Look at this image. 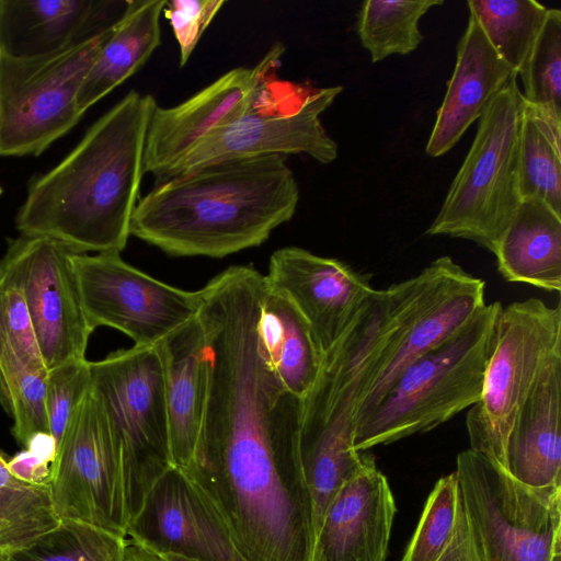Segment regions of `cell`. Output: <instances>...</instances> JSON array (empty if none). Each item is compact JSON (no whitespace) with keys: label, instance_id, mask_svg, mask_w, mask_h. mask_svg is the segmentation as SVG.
Returning <instances> with one entry per match:
<instances>
[{"label":"cell","instance_id":"cell-29","mask_svg":"<svg viewBox=\"0 0 561 561\" xmlns=\"http://www.w3.org/2000/svg\"><path fill=\"white\" fill-rule=\"evenodd\" d=\"M467 5L494 50L517 76L548 8L535 0H469Z\"/></svg>","mask_w":561,"mask_h":561},{"label":"cell","instance_id":"cell-31","mask_svg":"<svg viewBox=\"0 0 561 561\" xmlns=\"http://www.w3.org/2000/svg\"><path fill=\"white\" fill-rule=\"evenodd\" d=\"M59 522L49 484L0 488V561H9Z\"/></svg>","mask_w":561,"mask_h":561},{"label":"cell","instance_id":"cell-24","mask_svg":"<svg viewBox=\"0 0 561 561\" xmlns=\"http://www.w3.org/2000/svg\"><path fill=\"white\" fill-rule=\"evenodd\" d=\"M167 0L126 1L125 10L105 41L79 89L84 113L137 72L161 45L160 19Z\"/></svg>","mask_w":561,"mask_h":561},{"label":"cell","instance_id":"cell-11","mask_svg":"<svg viewBox=\"0 0 561 561\" xmlns=\"http://www.w3.org/2000/svg\"><path fill=\"white\" fill-rule=\"evenodd\" d=\"M84 313L93 330L114 328L136 346H157L199 310V291H187L137 270L121 253H73Z\"/></svg>","mask_w":561,"mask_h":561},{"label":"cell","instance_id":"cell-42","mask_svg":"<svg viewBox=\"0 0 561 561\" xmlns=\"http://www.w3.org/2000/svg\"><path fill=\"white\" fill-rule=\"evenodd\" d=\"M1 194H2V188L0 187V196H1Z\"/></svg>","mask_w":561,"mask_h":561},{"label":"cell","instance_id":"cell-18","mask_svg":"<svg viewBox=\"0 0 561 561\" xmlns=\"http://www.w3.org/2000/svg\"><path fill=\"white\" fill-rule=\"evenodd\" d=\"M396 515L387 478L371 455L339 490L316 535L311 561H385Z\"/></svg>","mask_w":561,"mask_h":561},{"label":"cell","instance_id":"cell-20","mask_svg":"<svg viewBox=\"0 0 561 561\" xmlns=\"http://www.w3.org/2000/svg\"><path fill=\"white\" fill-rule=\"evenodd\" d=\"M513 75L477 19L469 14L467 28L457 45L455 68L425 147L426 154L437 158L453 149Z\"/></svg>","mask_w":561,"mask_h":561},{"label":"cell","instance_id":"cell-7","mask_svg":"<svg viewBox=\"0 0 561 561\" xmlns=\"http://www.w3.org/2000/svg\"><path fill=\"white\" fill-rule=\"evenodd\" d=\"M454 472L478 561H561V485H526L470 448Z\"/></svg>","mask_w":561,"mask_h":561},{"label":"cell","instance_id":"cell-4","mask_svg":"<svg viewBox=\"0 0 561 561\" xmlns=\"http://www.w3.org/2000/svg\"><path fill=\"white\" fill-rule=\"evenodd\" d=\"M502 306L500 301L485 305L407 367L357 423L355 449L363 453L432 431L476 404L481 397Z\"/></svg>","mask_w":561,"mask_h":561},{"label":"cell","instance_id":"cell-21","mask_svg":"<svg viewBox=\"0 0 561 561\" xmlns=\"http://www.w3.org/2000/svg\"><path fill=\"white\" fill-rule=\"evenodd\" d=\"M157 347L163 365L172 463L185 469L195 450L208 392L205 335L198 317Z\"/></svg>","mask_w":561,"mask_h":561},{"label":"cell","instance_id":"cell-25","mask_svg":"<svg viewBox=\"0 0 561 561\" xmlns=\"http://www.w3.org/2000/svg\"><path fill=\"white\" fill-rule=\"evenodd\" d=\"M257 333L265 357L280 383L304 399L314 385L322 362L305 318L288 298L267 287Z\"/></svg>","mask_w":561,"mask_h":561},{"label":"cell","instance_id":"cell-28","mask_svg":"<svg viewBox=\"0 0 561 561\" xmlns=\"http://www.w3.org/2000/svg\"><path fill=\"white\" fill-rule=\"evenodd\" d=\"M444 0H367L357 15V33L373 62L414 51L423 35L421 18Z\"/></svg>","mask_w":561,"mask_h":561},{"label":"cell","instance_id":"cell-35","mask_svg":"<svg viewBox=\"0 0 561 561\" xmlns=\"http://www.w3.org/2000/svg\"><path fill=\"white\" fill-rule=\"evenodd\" d=\"M0 340L10 343L30 363L45 366L22 293L1 276Z\"/></svg>","mask_w":561,"mask_h":561},{"label":"cell","instance_id":"cell-27","mask_svg":"<svg viewBox=\"0 0 561 561\" xmlns=\"http://www.w3.org/2000/svg\"><path fill=\"white\" fill-rule=\"evenodd\" d=\"M47 368L23 358L10 343L0 340V401L13 419L12 435L26 448L50 435L46 410Z\"/></svg>","mask_w":561,"mask_h":561},{"label":"cell","instance_id":"cell-6","mask_svg":"<svg viewBox=\"0 0 561 561\" xmlns=\"http://www.w3.org/2000/svg\"><path fill=\"white\" fill-rule=\"evenodd\" d=\"M91 386L111 426L127 525L171 467L164 374L157 346H136L90 362Z\"/></svg>","mask_w":561,"mask_h":561},{"label":"cell","instance_id":"cell-22","mask_svg":"<svg viewBox=\"0 0 561 561\" xmlns=\"http://www.w3.org/2000/svg\"><path fill=\"white\" fill-rule=\"evenodd\" d=\"M561 356L540 374L510 432L505 470L534 488L561 485Z\"/></svg>","mask_w":561,"mask_h":561},{"label":"cell","instance_id":"cell-33","mask_svg":"<svg viewBox=\"0 0 561 561\" xmlns=\"http://www.w3.org/2000/svg\"><path fill=\"white\" fill-rule=\"evenodd\" d=\"M459 506L457 478L451 472L440 478L428 495L401 561H436L453 536Z\"/></svg>","mask_w":561,"mask_h":561},{"label":"cell","instance_id":"cell-26","mask_svg":"<svg viewBox=\"0 0 561 561\" xmlns=\"http://www.w3.org/2000/svg\"><path fill=\"white\" fill-rule=\"evenodd\" d=\"M519 191L561 215V121L523 99L519 129Z\"/></svg>","mask_w":561,"mask_h":561},{"label":"cell","instance_id":"cell-5","mask_svg":"<svg viewBox=\"0 0 561 561\" xmlns=\"http://www.w3.org/2000/svg\"><path fill=\"white\" fill-rule=\"evenodd\" d=\"M522 108L513 75L478 119L471 147L426 234L466 239L495 252L522 203Z\"/></svg>","mask_w":561,"mask_h":561},{"label":"cell","instance_id":"cell-32","mask_svg":"<svg viewBox=\"0 0 561 561\" xmlns=\"http://www.w3.org/2000/svg\"><path fill=\"white\" fill-rule=\"evenodd\" d=\"M517 76L524 101L561 121V11L548 9L540 32Z\"/></svg>","mask_w":561,"mask_h":561},{"label":"cell","instance_id":"cell-1","mask_svg":"<svg viewBox=\"0 0 561 561\" xmlns=\"http://www.w3.org/2000/svg\"><path fill=\"white\" fill-rule=\"evenodd\" d=\"M267 285L234 265L199 289L207 400L187 474L245 561H311L312 504L299 451L302 399L271 368L257 333Z\"/></svg>","mask_w":561,"mask_h":561},{"label":"cell","instance_id":"cell-41","mask_svg":"<svg viewBox=\"0 0 561 561\" xmlns=\"http://www.w3.org/2000/svg\"><path fill=\"white\" fill-rule=\"evenodd\" d=\"M165 561H195L178 554H160Z\"/></svg>","mask_w":561,"mask_h":561},{"label":"cell","instance_id":"cell-30","mask_svg":"<svg viewBox=\"0 0 561 561\" xmlns=\"http://www.w3.org/2000/svg\"><path fill=\"white\" fill-rule=\"evenodd\" d=\"M9 561H125V537L83 520L60 518Z\"/></svg>","mask_w":561,"mask_h":561},{"label":"cell","instance_id":"cell-9","mask_svg":"<svg viewBox=\"0 0 561 561\" xmlns=\"http://www.w3.org/2000/svg\"><path fill=\"white\" fill-rule=\"evenodd\" d=\"M114 25L48 56L0 53V157L38 156L77 125L79 89Z\"/></svg>","mask_w":561,"mask_h":561},{"label":"cell","instance_id":"cell-19","mask_svg":"<svg viewBox=\"0 0 561 561\" xmlns=\"http://www.w3.org/2000/svg\"><path fill=\"white\" fill-rule=\"evenodd\" d=\"M125 2L0 0V53L15 58L53 55L110 30Z\"/></svg>","mask_w":561,"mask_h":561},{"label":"cell","instance_id":"cell-38","mask_svg":"<svg viewBox=\"0 0 561 561\" xmlns=\"http://www.w3.org/2000/svg\"><path fill=\"white\" fill-rule=\"evenodd\" d=\"M436 561H478L461 503L453 536Z\"/></svg>","mask_w":561,"mask_h":561},{"label":"cell","instance_id":"cell-13","mask_svg":"<svg viewBox=\"0 0 561 561\" xmlns=\"http://www.w3.org/2000/svg\"><path fill=\"white\" fill-rule=\"evenodd\" d=\"M73 253L54 239L20 234L0 261V276L22 293L47 370L85 358L94 331L82 307Z\"/></svg>","mask_w":561,"mask_h":561},{"label":"cell","instance_id":"cell-16","mask_svg":"<svg viewBox=\"0 0 561 561\" xmlns=\"http://www.w3.org/2000/svg\"><path fill=\"white\" fill-rule=\"evenodd\" d=\"M264 277L267 287L288 298L305 318L322 355L375 290L370 275L298 247L276 250Z\"/></svg>","mask_w":561,"mask_h":561},{"label":"cell","instance_id":"cell-8","mask_svg":"<svg viewBox=\"0 0 561 561\" xmlns=\"http://www.w3.org/2000/svg\"><path fill=\"white\" fill-rule=\"evenodd\" d=\"M560 356V304L528 298L502 306L481 397L467 413L470 449L505 469L515 417L542 370Z\"/></svg>","mask_w":561,"mask_h":561},{"label":"cell","instance_id":"cell-39","mask_svg":"<svg viewBox=\"0 0 561 561\" xmlns=\"http://www.w3.org/2000/svg\"><path fill=\"white\" fill-rule=\"evenodd\" d=\"M125 561H165L160 554L125 536Z\"/></svg>","mask_w":561,"mask_h":561},{"label":"cell","instance_id":"cell-10","mask_svg":"<svg viewBox=\"0 0 561 561\" xmlns=\"http://www.w3.org/2000/svg\"><path fill=\"white\" fill-rule=\"evenodd\" d=\"M274 85L268 81L247 112L213 130L156 182L208 164L254 157L305 153L322 164L333 162L337 144L328 135L320 116L343 87H310L289 107L278 111Z\"/></svg>","mask_w":561,"mask_h":561},{"label":"cell","instance_id":"cell-36","mask_svg":"<svg viewBox=\"0 0 561 561\" xmlns=\"http://www.w3.org/2000/svg\"><path fill=\"white\" fill-rule=\"evenodd\" d=\"M222 0L167 1L163 15L169 21L180 48V67L186 65L202 35L225 5Z\"/></svg>","mask_w":561,"mask_h":561},{"label":"cell","instance_id":"cell-14","mask_svg":"<svg viewBox=\"0 0 561 561\" xmlns=\"http://www.w3.org/2000/svg\"><path fill=\"white\" fill-rule=\"evenodd\" d=\"M283 51L284 47L275 44L254 67L231 69L175 106L157 104L146 135L144 173L160 180L203 138L247 112L270 81Z\"/></svg>","mask_w":561,"mask_h":561},{"label":"cell","instance_id":"cell-12","mask_svg":"<svg viewBox=\"0 0 561 561\" xmlns=\"http://www.w3.org/2000/svg\"><path fill=\"white\" fill-rule=\"evenodd\" d=\"M49 492L59 518L83 520L126 536L117 453L104 404L92 386L57 447Z\"/></svg>","mask_w":561,"mask_h":561},{"label":"cell","instance_id":"cell-40","mask_svg":"<svg viewBox=\"0 0 561 561\" xmlns=\"http://www.w3.org/2000/svg\"><path fill=\"white\" fill-rule=\"evenodd\" d=\"M26 484L18 480L9 470L8 461L0 455V488H15Z\"/></svg>","mask_w":561,"mask_h":561},{"label":"cell","instance_id":"cell-37","mask_svg":"<svg viewBox=\"0 0 561 561\" xmlns=\"http://www.w3.org/2000/svg\"><path fill=\"white\" fill-rule=\"evenodd\" d=\"M53 460L32 450L24 449L8 461L10 472L20 481L31 485L49 484Z\"/></svg>","mask_w":561,"mask_h":561},{"label":"cell","instance_id":"cell-15","mask_svg":"<svg viewBox=\"0 0 561 561\" xmlns=\"http://www.w3.org/2000/svg\"><path fill=\"white\" fill-rule=\"evenodd\" d=\"M126 536L158 554L195 561H245L214 503L187 474L171 466L151 486Z\"/></svg>","mask_w":561,"mask_h":561},{"label":"cell","instance_id":"cell-23","mask_svg":"<svg viewBox=\"0 0 561 561\" xmlns=\"http://www.w3.org/2000/svg\"><path fill=\"white\" fill-rule=\"evenodd\" d=\"M493 254L505 280L560 293L561 215L540 201L523 199Z\"/></svg>","mask_w":561,"mask_h":561},{"label":"cell","instance_id":"cell-34","mask_svg":"<svg viewBox=\"0 0 561 561\" xmlns=\"http://www.w3.org/2000/svg\"><path fill=\"white\" fill-rule=\"evenodd\" d=\"M90 360L64 363L48 370L46 410L50 436L58 447L65 430L91 386ZM57 450V449H56Z\"/></svg>","mask_w":561,"mask_h":561},{"label":"cell","instance_id":"cell-3","mask_svg":"<svg viewBox=\"0 0 561 561\" xmlns=\"http://www.w3.org/2000/svg\"><path fill=\"white\" fill-rule=\"evenodd\" d=\"M298 202L286 157L221 161L154 182L137 203L130 236L171 256L220 259L261 245Z\"/></svg>","mask_w":561,"mask_h":561},{"label":"cell","instance_id":"cell-2","mask_svg":"<svg viewBox=\"0 0 561 561\" xmlns=\"http://www.w3.org/2000/svg\"><path fill=\"white\" fill-rule=\"evenodd\" d=\"M156 99L130 90L53 169L33 176L15 226L75 253H121L140 198L144 150Z\"/></svg>","mask_w":561,"mask_h":561},{"label":"cell","instance_id":"cell-17","mask_svg":"<svg viewBox=\"0 0 561 561\" xmlns=\"http://www.w3.org/2000/svg\"><path fill=\"white\" fill-rule=\"evenodd\" d=\"M425 268L427 278L415 310L368 391L358 411L357 423L382 399L407 367L486 305L484 280L466 272L449 255L435 259Z\"/></svg>","mask_w":561,"mask_h":561}]
</instances>
